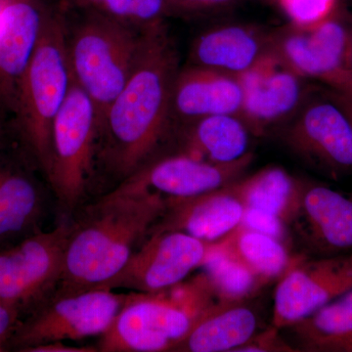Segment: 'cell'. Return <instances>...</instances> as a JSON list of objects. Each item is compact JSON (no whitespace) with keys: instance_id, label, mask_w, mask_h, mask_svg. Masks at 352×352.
Here are the masks:
<instances>
[{"instance_id":"cell-5","label":"cell","mask_w":352,"mask_h":352,"mask_svg":"<svg viewBox=\"0 0 352 352\" xmlns=\"http://www.w3.org/2000/svg\"><path fill=\"white\" fill-rule=\"evenodd\" d=\"M141 38L142 31L101 12L88 16L68 43L72 75L94 102L98 133L131 76Z\"/></svg>"},{"instance_id":"cell-35","label":"cell","mask_w":352,"mask_h":352,"mask_svg":"<svg viewBox=\"0 0 352 352\" xmlns=\"http://www.w3.org/2000/svg\"><path fill=\"white\" fill-rule=\"evenodd\" d=\"M78 1L83 2L85 4L98 6L101 3L102 0H78Z\"/></svg>"},{"instance_id":"cell-22","label":"cell","mask_w":352,"mask_h":352,"mask_svg":"<svg viewBox=\"0 0 352 352\" xmlns=\"http://www.w3.org/2000/svg\"><path fill=\"white\" fill-rule=\"evenodd\" d=\"M284 330L296 351L352 352V289Z\"/></svg>"},{"instance_id":"cell-19","label":"cell","mask_w":352,"mask_h":352,"mask_svg":"<svg viewBox=\"0 0 352 352\" xmlns=\"http://www.w3.org/2000/svg\"><path fill=\"white\" fill-rule=\"evenodd\" d=\"M248 302L214 303L173 351H237L258 333V315Z\"/></svg>"},{"instance_id":"cell-25","label":"cell","mask_w":352,"mask_h":352,"mask_svg":"<svg viewBox=\"0 0 352 352\" xmlns=\"http://www.w3.org/2000/svg\"><path fill=\"white\" fill-rule=\"evenodd\" d=\"M201 270L219 302H247L264 287L220 242L212 245Z\"/></svg>"},{"instance_id":"cell-18","label":"cell","mask_w":352,"mask_h":352,"mask_svg":"<svg viewBox=\"0 0 352 352\" xmlns=\"http://www.w3.org/2000/svg\"><path fill=\"white\" fill-rule=\"evenodd\" d=\"M244 88L238 76L190 65L176 76L173 117L185 124L217 115H241Z\"/></svg>"},{"instance_id":"cell-9","label":"cell","mask_w":352,"mask_h":352,"mask_svg":"<svg viewBox=\"0 0 352 352\" xmlns=\"http://www.w3.org/2000/svg\"><path fill=\"white\" fill-rule=\"evenodd\" d=\"M71 222L39 231L0 251V302L17 309L36 307L53 295L63 270Z\"/></svg>"},{"instance_id":"cell-27","label":"cell","mask_w":352,"mask_h":352,"mask_svg":"<svg viewBox=\"0 0 352 352\" xmlns=\"http://www.w3.org/2000/svg\"><path fill=\"white\" fill-rule=\"evenodd\" d=\"M242 226L276 238L285 244H289V226L276 215L256 208H245Z\"/></svg>"},{"instance_id":"cell-33","label":"cell","mask_w":352,"mask_h":352,"mask_svg":"<svg viewBox=\"0 0 352 352\" xmlns=\"http://www.w3.org/2000/svg\"><path fill=\"white\" fill-rule=\"evenodd\" d=\"M28 352H95L98 351L96 346H73L64 342H50L41 344L28 349Z\"/></svg>"},{"instance_id":"cell-29","label":"cell","mask_w":352,"mask_h":352,"mask_svg":"<svg viewBox=\"0 0 352 352\" xmlns=\"http://www.w3.org/2000/svg\"><path fill=\"white\" fill-rule=\"evenodd\" d=\"M144 0H102L99 4L101 12L113 19L131 25Z\"/></svg>"},{"instance_id":"cell-26","label":"cell","mask_w":352,"mask_h":352,"mask_svg":"<svg viewBox=\"0 0 352 352\" xmlns=\"http://www.w3.org/2000/svg\"><path fill=\"white\" fill-rule=\"evenodd\" d=\"M289 20V25L308 30L339 13L342 0H273Z\"/></svg>"},{"instance_id":"cell-16","label":"cell","mask_w":352,"mask_h":352,"mask_svg":"<svg viewBox=\"0 0 352 352\" xmlns=\"http://www.w3.org/2000/svg\"><path fill=\"white\" fill-rule=\"evenodd\" d=\"M293 226L319 256L352 254V197L305 182Z\"/></svg>"},{"instance_id":"cell-10","label":"cell","mask_w":352,"mask_h":352,"mask_svg":"<svg viewBox=\"0 0 352 352\" xmlns=\"http://www.w3.org/2000/svg\"><path fill=\"white\" fill-rule=\"evenodd\" d=\"M212 245L182 231L153 233L126 266L99 289L153 294L171 288L201 268Z\"/></svg>"},{"instance_id":"cell-23","label":"cell","mask_w":352,"mask_h":352,"mask_svg":"<svg viewBox=\"0 0 352 352\" xmlns=\"http://www.w3.org/2000/svg\"><path fill=\"white\" fill-rule=\"evenodd\" d=\"M305 183L285 168L273 166L243 176L231 188L245 208L276 215L291 226L300 210Z\"/></svg>"},{"instance_id":"cell-17","label":"cell","mask_w":352,"mask_h":352,"mask_svg":"<svg viewBox=\"0 0 352 352\" xmlns=\"http://www.w3.org/2000/svg\"><path fill=\"white\" fill-rule=\"evenodd\" d=\"M273 34L245 24L210 28L194 41L191 65L240 78L272 53Z\"/></svg>"},{"instance_id":"cell-31","label":"cell","mask_w":352,"mask_h":352,"mask_svg":"<svg viewBox=\"0 0 352 352\" xmlns=\"http://www.w3.org/2000/svg\"><path fill=\"white\" fill-rule=\"evenodd\" d=\"M19 314L15 308L0 302V342H6L11 336L19 322Z\"/></svg>"},{"instance_id":"cell-28","label":"cell","mask_w":352,"mask_h":352,"mask_svg":"<svg viewBox=\"0 0 352 352\" xmlns=\"http://www.w3.org/2000/svg\"><path fill=\"white\" fill-rule=\"evenodd\" d=\"M279 329L271 326L263 333H256L249 342H245L237 351L242 352H289L296 349L283 340L279 333Z\"/></svg>"},{"instance_id":"cell-32","label":"cell","mask_w":352,"mask_h":352,"mask_svg":"<svg viewBox=\"0 0 352 352\" xmlns=\"http://www.w3.org/2000/svg\"><path fill=\"white\" fill-rule=\"evenodd\" d=\"M322 85L337 90L340 94L346 95L352 101V69L340 71L329 76Z\"/></svg>"},{"instance_id":"cell-3","label":"cell","mask_w":352,"mask_h":352,"mask_svg":"<svg viewBox=\"0 0 352 352\" xmlns=\"http://www.w3.org/2000/svg\"><path fill=\"white\" fill-rule=\"evenodd\" d=\"M219 302L203 272L157 293L132 292L101 336L102 352H164L173 349L204 311Z\"/></svg>"},{"instance_id":"cell-36","label":"cell","mask_w":352,"mask_h":352,"mask_svg":"<svg viewBox=\"0 0 352 352\" xmlns=\"http://www.w3.org/2000/svg\"><path fill=\"white\" fill-rule=\"evenodd\" d=\"M344 15H346V19L349 20V24L351 25L352 27V11L347 10V9H344Z\"/></svg>"},{"instance_id":"cell-1","label":"cell","mask_w":352,"mask_h":352,"mask_svg":"<svg viewBox=\"0 0 352 352\" xmlns=\"http://www.w3.org/2000/svg\"><path fill=\"white\" fill-rule=\"evenodd\" d=\"M179 57L164 23L143 28L131 76L106 113L97 164L122 182L153 161L170 131Z\"/></svg>"},{"instance_id":"cell-6","label":"cell","mask_w":352,"mask_h":352,"mask_svg":"<svg viewBox=\"0 0 352 352\" xmlns=\"http://www.w3.org/2000/svg\"><path fill=\"white\" fill-rule=\"evenodd\" d=\"M97 149L98 124L94 102L72 78L68 94L53 122L46 176L63 220L72 217L87 193L97 164Z\"/></svg>"},{"instance_id":"cell-38","label":"cell","mask_w":352,"mask_h":352,"mask_svg":"<svg viewBox=\"0 0 352 352\" xmlns=\"http://www.w3.org/2000/svg\"><path fill=\"white\" fill-rule=\"evenodd\" d=\"M344 96H346V95H344ZM346 98H347V97H346ZM347 100H349V103H351V108H352V101L351 100V99H349V98H347Z\"/></svg>"},{"instance_id":"cell-4","label":"cell","mask_w":352,"mask_h":352,"mask_svg":"<svg viewBox=\"0 0 352 352\" xmlns=\"http://www.w3.org/2000/svg\"><path fill=\"white\" fill-rule=\"evenodd\" d=\"M72 78L66 28L62 18L50 10L21 83L15 118L25 146L45 176L50 166L53 122Z\"/></svg>"},{"instance_id":"cell-20","label":"cell","mask_w":352,"mask_h":352,"mask_svg":"<svg viewBox=\"0 0 352 352\" xmlns=\"http://www.w3.org/2000/svg\"><path fill=\"white\" fill-rule=\"evenodd\" d=\"M44 208L45 200L36 179L0 155V243L39 232L36 230Z\"/></svg>"},{"instance_id":"cell-39","label":"cell","mask_w":352,"mask_h":352,"mask_svg":"<svg viewBox=\"0 0 352 352\" xmlns=\"http://www.w3.org/2000/svg\"><path fill=\"white\" fill-rule=\"evenodd\" d=\"M351 196L352 197V194H351Z\"/></svg>"},{"instance_id":"cell-15","label":"cell","mask_w":352,"mask_h":352,"mask_svg":"<svg viewBox=\"0 0 352 352\" xmlns=\"http://www.w3.org/2000/svg\"><path fill=\"white\" fill-rule=\"evenodd\" d=\"M245 208L231 184L190 198L166 199L164 214L149 236L163 231H182L214 244L241 226Z\"/></svg>"},{"instance_id":"cell-40","label":"cell","mask_w":352,"mask_h":352,"mask_svg":"<svg viewBox=\"0 0 352 352\" xmlns=\"http://www.w3.org/2000/svg\"><path fill=\"white\" fill-rule=\"evenodd\" d=\"M0 1H1V0H0Z\"/></svg>"},{"instance_id":"cell-2","label":"cell","mask_w":352,"mask_h":352,"mask_svg":"<svg viewBox=\"0 0 352 352\" xmlns=\"http://www.w3.org/2000/svg\"><path fill=\"white\" fill-rule=\"evenodd\" d=\"M166 199L116 187L72 224L63 270L53 295L99 289L129 263L163 215Z\"/></svg>"},{"instance_id":"cell-12","label":"cell","mask_w":352,"mask_h":352,"mask_svg":"<svg viewBox=\"0 0 352 352\" xmlns=\"http://www.w3.org/2000/svg\"><path fill=\"white\" fill-rule=\"evenodd\" d=\"M254 161L252 152L229 164L210 163L182 152L153 160L120 182L117 188L143 190L159 194L164 199L190 198L237 182Z\"/></svg>"},{"instance_id":"cell-11","label":"cell","mask_w":352,"mask_h":352,"mask_svg":"<svg viewBox=\"0 0 352 352\" xmlns=\"http://www.w3.org/2000/svg\"><path fill=\"white\" fill-rule=\"evenodd\" d=\"M352 289V254L296 256L278 280L272 326L289 327Z\"/></svg>"},{"instance_id":"cell-24","label":"cell","mask_w":352,"mask_h":352,"mask_svg":"<svg viewBox=\"0 0 352 352\" xmlns=\"http://www.w3.org/2000/svg\"><path fill=\"white\" fill-rule=\"evenodd\" d=\"M220 243L244 263L264 287L274 280L278 281L296 256L289 251L288 245L242 224Z\"/></svg>"},{"instance_id":"cell-21","label":"cell","mask_w":352,"mask_h":352,"mask_svg":"<svg viewBox=\"0 0 352 352\" xmlns=\"http://www.w3.org/2000/svg\"><path fill=\"white\" fill-rule=\"evenodd\" d=\"M251 134L240 115L201 118L187 122L182 152L210 163H233L251 152Z\"/></svg>"},{"instance_id":"cell-30","label":"cell","mask_w":352,"mask_h":352,"mask_svg":"<svg viewBox=\"0 0 352 352\" xmlns=\"http://www.w3.org/2000/svg\"><path fill=\"white\" fill-rule=\"evenodd\" d=\"M237 0H170L173 11H207L223 8Z\"/></svg>"},{"instance_id":"cell-13","label":"cell","mask_w":352,"mask_h":352,"mask_svg":"<svg viewBox=\"0 0 352 352\" xmlns=\"http://www.w3.org/2000/svg\"><path fill=\"white\" fill-rule=\"evenodd\" d=\"M43 0L0 1V122L15 120L21 83L48 13Z\"/></svg>"},{"instance_id":"cell-14","label":"cell","mask_w":352,"mask_h":352,"mask_svg":"<svg viewBox=\"0 0 352 352\" xmlns=\"http://www.w3.org/2000/svg\"><path fill=\"white\" fill-rule=\"evenodd\" d=\"M240 78L244 88L240 116L254 135L286 124L312 88L273 53Z\"/></svg>"},{"instance_id":"cell-8","label":"cell","mask_w":352,"mask_h":352,"mask_svg":"<svg viewBox=\"0 0 352 352\" xmlns=\"http://www.w3.org/2000/svg\"><path fill=\"white\" fill-rule=\"evenodd\" d=\"M127 296L110 289L50 296L36 305L31 316L18 322L10 339L19 351H27L50 342L101 337Z\"/></svg>"},{"instance_id":"cell-34","label":"cell","mask_w":352,"mask_h":352,"mask_svg":"<svg viewBox=\"0 0 352 352\" xmlns=\"http://www.w3.org/2000/svg\"><path fill=\"white\" fill-rule=\"evenodd\" d=\"M3 127H4V124H2V122H0V151H1L2 145H3V135H4Z\"/></svg>"},{"instance_id":"cell-37","label":"cell","mask_w":352,"mask_h":352,"mask_svg":"<svg viewBox=\"0 0 352 352\" xmlns=\"http://www.w3.org/2000/svg\"><path fill=\"white\" fill-rule=\"evenodd\" d=\"M6 346H4L3 342H0V351H6Z\"/></svg>"},{"instance_id":"cell-7","label":"cell","mask_w":352,"mask_h":352,"mask_svg":"<svg viewBox=\"0 0 352 352\" xmlns=\"http://www.w3.org/2000/svg\"><path fill=\"white\" fill-rule=\"evenodd\" d=\"M314 88L284 124L285 144L296 156L330 177L351 175V103L344 94L327 85Z\"/></svg>"}]
</instances>
